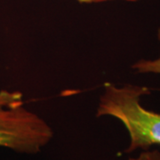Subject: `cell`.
I'll list each match as a JSON object with an SVG mask.
<instances>
[{
    "mask_svg": "<svg viewBox=\"0 0 160 160\" xmlns=\"http://www.w3.org/2000/svg\"><path fill=\"white\" fill-rule=\"evenodd\" d=\"M149 93L146 86L131 84L118 86L110 83L104 86L96 117H112L126 127L130 142L125 153L160 145V113L144 108L141 101L143 95Z\"/></svg>",
    "mask_w": 160,
    "mask_h": 160,
    "instance_id": "6da1fadb",
    "label": "cell"
},
{
    "mask_svg": "<svg viewBox=\"0 0 160 160\" xmlns=\"http://www.w3.org/2000/svg\"><path fill=\"white\" fill-rule=\"evenodd\" d=\"M52 135L46 121L23 105L0 109V147L36 154L51 141Z\"/></svg>",
    "mask_w": 160,
    "mask_h": 160,
    "instance_id": "7a4b0ae2",
    "label": "cell"
},
{
    "mask_svg": "<svg viewBox=\"0 0 160 160\" xmlns=\"http://www.w3.org/2000/svg\"><path fill=\"white\" fill-rule=\"evenodd\" d=\"M158 39L160 43V28L158 29ZM131 68L139 74L160 75V55L158 58L152 60H139L138 62L132 65Z\"/></svg>",
    "mask_w": 160,
    "mask_h": 160,
    "instance_id": "3957f363",
    "label": "cell"
},
{
    "mask_svg": "<svg viewBox=\"0 0 160 160\" xmlns=\"http://www.w3.org/2000/svg\"><path fill=\"white\" fill-rule=\"evenodd\" d=\"M23 105V95L20 92L0 91V109Z\"/></svg>",
    "mask_w": 160,
    "mask_h": 160,
    "instance_id": "277c9868",
    "label": "cell"
},
{
    "mask_svg": "<svg viewBox=\"0 0 160 160\" xmlns=\"http://www.w3.org/2000/svg\"><path fill=\"white\" fill-rule=\"evenodd\" d=\"M128 160H160V152L158 149L143 150L135 158H130Z\"/></svg>",
    "mask_w": 160,
    "mask_h": 160,
    "instance_id": "5b68a950",
    "label": "cell"
},
{
    "mask_svg": "<svg viewBox=\"0 0 160 160\" xmlns=\"http://www.w3.org/2000/svg\"><path fill=\"white\" fill-rule=\"evenodd\" d=\"M82 4H92V3H101V2H106V1H113V0H77ZM127 2H137L140 0H123Z\"/></svg>",
    "mask_w": 160,
    "mask_h": 160,
    "instance_id": "8992f818",
    "label": "cell"
}]
</instances>
